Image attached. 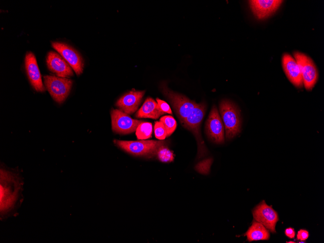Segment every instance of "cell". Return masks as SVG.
<instances>
[{"label":"cell","instance_id":"obj_1","mask_svg":"<svg viewBox=\"0 0 324 243\" xmlns=\"http://www.w3.org/2000/svg\"><path fill=\"white\" fill-rule=\"evenodd\" d=\"M20 188L21 183L16 175L1 169L0 212L2 215H5L14 208Z\"/></svg>","mask_w":324,"mask_h":243},{"label":"cell","instance_id":"obj_2","mask_svg":"<svg viewBox=\"0 0 324 243\" xmlns=\"http://www.w3.org/2000/svg\"><path fill=\"white\" fill-rule=\"evenodd\" d=\"M219 111L223 121L226 138L231 139L241 131L242 118L238 107L232 101L222 100L219 104Z\"/></svg>","mask_w":324,"mask_h":243},{"label":"cell","instance_id":"obj_3","mask_svg":"<svg viewBox=\"0 0 324 243\" xmlns=\"http://www.w3.org/2000/svg\"><path fill=\"white\" fill-rule=\"evenodd\" d=\"M113 142L117 146L130 154L147 158L156 156L159 148L165 144L163 141L156 140L121 141L114 140Z\"/></svg>","mask_w":324,"mask_h":243},{"label":"cell","instance_id":"obj_4","mask_svg":"<svg viewBox=\"0 0 324 243\" xmlns=\"http://www.w3.org/2000/svg\"><path fill=\"white\" fill-rule=\"evenodd\" d=\"M206 106L204 103H197L182 124L192 132L195 136L198 145V158L205 155L207 149L200 134V127L204 118Z\"/></svg>","mask_w":324,"mask_h":243},{"label":"cell","instance_id":"obj_5","mask_svg":"<svg viewBox=\"0 0 324 243\" xmlns=\"http://www.w3.org/2000/svg\"><path fill=\"white\" fill-rule=\"evenodd\" d=\"M44 84L52 98L59 104L62 103L70 93L73 81L66 78L54 76H45Z\"/></svg>","mask_w":324,"mask_h":243},{"label":"cell","instance_id":"obj_6","mask_svg":"<svg viewBox=\"0 0 324 243\" xmlns=\"http://www.w3.org/2000/svg\"><path fill=\"white\" fill-rule=\"evenodd\" d=\"M162 88L163 94L171 103L182 124L197 103L185 96L171 90L165 85H162Z\"/></svg>","mask_w":324,"mask_h":243},{"label":"cell","instance_id":"obj_7","mask_svg":"<svg viewBox=\"0 0 324 243\" xmlns=\"http://www.w3.org/2000/svg\"><path fill=\"white\" fill-rule=\"evenodd\" d=\"M293 56L299 66L303 85L307 90H311L318 79V72L315 64L309 56L301 52H294Z\"/></svg>","mask_w":324,"mask_h":243},{"label":"cell","instance_id":"obj_8","mask_svg":"<svg viewBox=\"0 0 324 243\" xmlns=\"http://www.w3.org/2000/svg\"><path fill=\"white\" fill-rule=\"evenodd\" d=\"M205 131L209 139L214 143L222 144L224 143V126L215 106L211 108L206 121Z\"/></svg>","mask_w":324,"mask_h":243},{"label":"cell","instance_id":"obj_9","mask_svg":"<svg viewBox=\"0 0 324 243\" xmlns=\"http://www.w3.org/2000/svg\"><path fill=\"white\" fill-rule=\"evenodd\" d=\"M111 116L112 130L114 132L119 134H126L134 132L143 122L134 119L129 114L117 109H113Z\"/></svg>","mask_w":324,"mask_h":243},{"label":"cell","instance_id":"obj_10","mask_svg":"<svg viewBox=\"0 0 324 243\" xmlns=\"http://www.w3.org/2000/svg\"><path fill=\"white\" fill-rule=\"evenodd\" d=\"M51 45L78 76L82 73L84 62L81 56L75 49L67 44L60 42H52Z\"/></svg>","mask_w":324,"mask_h":243},{"label":"cell","instance_id":"obj_11","mask_svg":"<svg viewBox=\"0 0 324 243\" xmlns=\"http://www.w3.org/2000/svg\"><path fill=\"white\" fill-rule=\"evenodd\" d=\"M255 221L262 224L272 233H275L276 224L279 220L277 212L264 200L259 204L252 211Z\"/></svg>","mask_w":324,"mask_h":243},{"label":"cell","instance_id":"obj_12","mask_svg":"<svg viewBox=\"0 0 324 243\" xmlns=\"http://www.w3.org/2000/svg\"><path fill=\"white\" fill-rule=\"evenodd\" d=\"M46 62L49 69L60 77L69 78L74 75L71 66L59 53L49 51Z\"/></svg>","mask_w":324,"mask_h":243},{"label":"cell","instance_id":"obj_13","mask_svg":"<svg viewBox=\"0 0 324 243\" xmlns=\"http://www.w3.org/2000/svg\"><path fill=\"white\" fill-rule=\"evenodd\" d=\"M25 67L29 81L33 88L37 92H44L45 88L42 82L36 58L31 51L26 54Z\"/></svg>","mask_w":324,"mask_h":243},{"label":"cell","instance_id":"obj_14","mask_svg":"<svg viewBox=\"0 0 324 243\" xmlns=\"http://www.w3.org/2000/svg\"><path fill=\"white\" fill-rule=\"evenodd\" d=\"M283 1L280 0H251L249 3L256 17L263 19L275 12Z\"/></svg>","mask_w":324,"mask_h":243},{"label":"cell","instance_id":"obj_15","mask_svg":"<svg viewBox=\"0 0 324 243\" xmlns=\"http://www.w3.org/2000/svg\"><path fill=\"white\" fill-rule=\"evenodd\" d=\"M145 93V91L131 90L120 97L115 105L120 110L131 114L138 109Z\"/></svg>","mask_w":324,"mask_h":243},{"label":"cell","instance_id":"obj_16","mask_svg":"<svg viewBox=\"0 0 324 243\" xmlns=\"http://www.w3.org/2000/svg\"><path fill=\"white\" fill-rule=\"evenodd\" d=\"M282 64L284 71L291 82L297 88H302L303 82L301 73L295 59L285 53L282 56Z\"/></svg>","mask_w":324,"mask_h":243},{"label":"cell","instance_id":"obj_17","mask_svg":"<svg viewBox=\"0 0 324 243\" xmlns=\"http://www.w3.org/2000/svg\"><path fill=\"white\" fill-rule=\"evenodd\" d=\"M165 113L161 110L157 102L152 98L148 97L136 113L135 117L156 119Z\"/></svg>","mask_w":324,"mask_h":243},{"label":"cell","instance_id":"obj_18","mask_svg":"<svg viewBox=\"0 0 324 243\" xmlns=\"http://www.w3.org/2000/svg\"><path fill=\"white\" fill-rule=\"evenodd\" d=\"M248 242L268 240L270 238L269 230L261 223L253 221L252 225L245 233Z\"/></svg>","mask_w":324,"mask_h":243},{"label":"cell","instance_id":"obj_19","mask_svg":"<svg viewBox=\"0 0 324 243\" xmlns=\"http://www.w3.org/2000/svg\"><path fill=\"white\" fill-rule=\"evenodd\" d=\"M136 135L139 140H144L151 137L152 125L150 122H142L137 127Z\"/></svg>","mask_w":324,"mask_h":243},{"label":"cell","instance_id":"obj_20","mask_svg":"<svg viewBox=\"0 0 324 243\" xmlns=\"http://www.w3.org/2000/svg\"><path fill=\"white\" fill-rule=\"evenodd\" d=\"M166 130L167 136H170L175 130L177 124L175 118L170 115H165L160 118Z\"/></svg>","mask_w":324,"mask_h":243},{"label":"cell","instance_id":"obj_21","mask_svg":"<svg viewBox=\"0 0 324 243\" xmlns=\"http://www.w3.org/2000/svg\"><path fill=\"white\" fill-rule=\"evenodd\" d=\"M156 156L158 159L162 162H170L174 159L173 152L165 146V145L159 148Z\"/></svg>","mask_w":324,"mask_h":243},{"label":"cell","instance_id":"obj_22","mask_svg":"<svg viewBox=\"0 0 324 243\" xmlns=\"http://www.w3.org/2000/svg\"><path fill=\"white\" fill-rule=\"evenodd\" d=\"M154 133L155 137L160 140H162L167 137L165 128L162 122H155Z\"/></svg>","mask_w":324,"mask_h":243},{"label":"cell","instance_id":"obj_23","mask_svg":"<svg viewBox=\"0 0 324 243\" xmlns=\"http://www.w3.org/2000/svg\"><path fill=\"white\" fill-rule=\"evenodd\" d=\"M212 162V160L210 159L206 160L203 162H200L195 167L196 170L201 173H208Z\"/></svg>","mask_w":324,"mask_h":243},{"label":"cell","instance_id":"obj_24","mask_svg":"<svg viewBox=\"0 0 324 243\" xmlns=\"http://www.w3.org/2000/svg\"><path fill=\"white\" fill-rule=\"evenodd\" d=\"M156 101L159 107L162 112L165 113L172 114L170 107L167 102L159 98H156Z\"/></svg>","mask_w":324,"mask_h":243},{"label":"cell","instance_id":"obj_25","mask_svg":"<svg viewBox=\"0 0 324 243\" xmlns=\"http://www.w3.org/2000/svg\"><path fill=\"white\" fill-rule=\"evenodd\" d=\"M309 237V232L308 230L304 229H300L297 233L296 238L301 241H306Z\"/></svg>","mask_w":324,"mask_h":243},{"label":"cell","instance_id":"obj_26","mask_svg":"<svg viewBox=\"0 0 324 243\" xmlns=\"http://www.w3.org/2000/svg\"><path fill=\"white\" fill-rule=\"evenodd\" d=\"M285 234L289 238L293 239L295 236V230L292 227H288L285 230Z\"/></svg>","mask_w":324,"mask_h":243},{"label":"cell","instance_id":"obj_27","mask_svg":"<svg viewBox=\"0 0 324 243\" xmlns=\"http://www.w3.org/2000/svg\"><path fill=\"white\" fill-rule=\"evenodd\" d=\"M287 243H295V242H293V241H289V242H287Z\"/></svg>","mask_w":324,"mask_h":243}]
</instances>
